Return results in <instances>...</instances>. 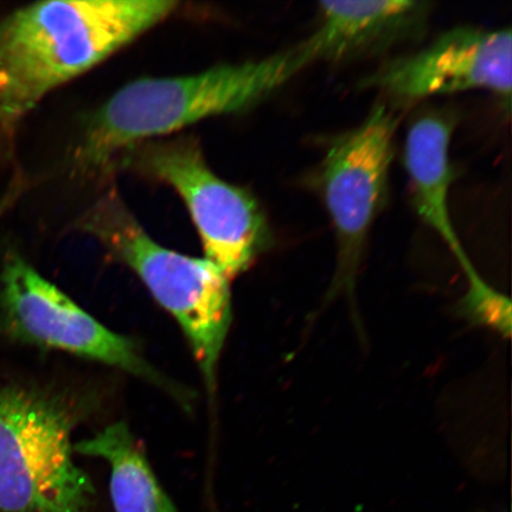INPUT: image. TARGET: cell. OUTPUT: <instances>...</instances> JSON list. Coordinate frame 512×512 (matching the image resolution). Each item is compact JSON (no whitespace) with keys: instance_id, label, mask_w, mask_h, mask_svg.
Segmentation results:
<instances>
[{"instance_id":"6","label":"cell","mask_w":512,"mask_h":512,"mask_svg":"<svg viewBox=\"0 0 512 512\" xmlns=\"http://www.w3.org/2000/svg\"><path fill=\"white\" fill-rule=\"evenodd\" d=\"M127 160L168 184L182 198L200 234L204 254L232 281L270 245V229L248 191L217 177L191 138L138 145Z\"/></svg>"},{"instance_id":"1","label":"cell","mask_w":512,"mask_h":512,"mask_svg":"<svg viewBox=\"0 0 512 512\" xmlns=\"http://www.w3.org/2000/svg\"><path fill=\"white\" fill-rule=\"evenodd\" d=\"M170 0H53L0 23V130L175 12Z\"/></svg>"},{"instance_id":"10","label":"cell","mask_w":512,"mask_h":512,"mask_svg":"<svg viewBox=\"0 0 512 512\" xmlns=\"http://www.w3.org/2000/svg\"><path fill=\"white\" fill-rule=\"evenodd\" d=\"M453 127V118L445 113L420 115L409 127L405 165L416 213L444 240L469 278L477 271L458 238L448 204L454 179L450 160Z\"/></svg>"},{"instance_id":"3","label":"cell","mask_w":512,"mask_h":512,"mask_svg":"<svg viewBox=\"0 0 512 512\" xmlns=\"http://www.w3.org/2000/svg\"><path fill=\"white\" fill-rule=\"evenodd\" d=\"M80 228L130 267L157 302L176 318L207 386L213 388L233 318L226 275L207 259L191 258L158 245L114 191L88 211Z\"/></svg>"},{"instance_id":"2","label":"cell","mask_w":512,"mask_h":512,"mask_svg":"<svg viewBox=\"0 0 512 512\" xmlns=\"http://www.w3.org/2000/svg\"><path fill=\"white\" fill-rule=\"evenodd\" d=\"M306 67L296 46L259 61L128 83L88 120L76 149V163L83 170L105 168L114 157L149 138L217 115L247 111Z\"/></svg>"},{"instance_id":"11","label":"cell","mask_w":512,"mask_h":512,"mask_svg":"<svg viewBox=\"0 0 512 512\" xmlns=\"http://www.w3.org/2000/svg\"><path fill=\"white\" fill-rule=\"evenodd\" d=\"M82 456L105 459L111 469L115 512H178L124 421L74 445Z\"/></svg>"},{"instance_id":"7","label":"cell","mask_w":512,"mask_h":512,"mask_svg":"<svg viewBox=\"0 0 512 512\" xmlns=\"http://www.w3.org/2000/svg\"><path fill=\"white\" fill-rule=\"evenodd\" d=\"M0 306L6 330L19 341L104 363L171 394L178 392L145 360L132 339L105 328L21 256L11 255L4 264Z\"/></svg>"},{"instance_id":"12","label":"cell","mask_w":512,"mask_h":512,"mask_svg":"<svg viewBox=\"0 0 512 512\" xmlns=\"http://www.w3.org/2000/svg\"><path fill=\"white\" fill-rule=\"evenodd\" d=\"M469 288L459 304L462 315L473 325L483 326L502 337L511 334V303L508 297L495 290L479 273L467 278Z\"/></svg>"},{"instance_id":"5","label":"cell","mask_w":512,"mask_h":512,"mask_svg":"<svg viewBox=\"0 0 512 512\" xmlns=\"http://www.w3.org/2000/svg\"><path fill=\"white\" fill-rule=\"evenodd\" d=\"M399 119L387 105L334 139L319 172V189L336 236L334 278L324 305L345 298L356 317V287L374 222L386 206Z\"/></svg>"},{"instance_id":"4","label":"cell","mask_w":512,"mask_h":512,"mask_svg":"<svg viewBox=\"0 0 512 512\" xmlns=\"http://www.w3.org/2000/svg\"><path fill=\"white\" fill-rule=\"evenodd\" d=\"M82 416L59 395L0 388V512H88L95 490L72 444Z\"/></svg>"},{"instance_id":"9","label":"cell","mask_w":512,"mask_h":512,"mask_svg":"<svg viewBox=\"0 0 512 512\" xmlns=\"http://www.w3.org/2000/svg\"><path fill=\"white\" fill-rule=\"evenodd\" d=\"M318 28L298 47L307 63L344 62L407 41L424 28L430 4L411 0L320 2Z\"/></svg>"},{"instance_id":"13","label":"cell","mask_w":512,"mask_h":512,"mask_svg":"<svg viewBox=\"0 0 512 512\" xmlns=\"http://www.w3.org/2000/svg\"><path fill=\"white\" fill-rule=\"evenodd\" d=\"M9 202V198H6V201L0 203V216L4 213V209L6 208V203Z\"/></svg>"},{"instance_id":"8","label":"cell","mask_w":512,"mask_h":512,"mask_svg":"<svg viewBox=\"0 0 512 512\" xmlns=\"http://www.w3.org/2000/svg\"><path fill=\"white\" fill-rule=\"evenodd\" d=\"M362 86L403 101L485 89L509 108L511 30H448L426 49L382 64Z\"/></svg>"}]
</instances>
